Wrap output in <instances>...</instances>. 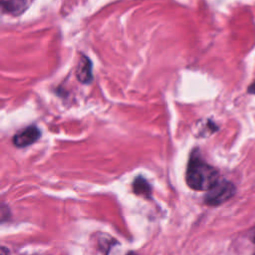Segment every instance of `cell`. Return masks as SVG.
Listing matches in <instances>:
<instances>
[{
  "instance_id": "cell-1",
  "label": "cell",
  "mask_w": 255,
  "mask_h": 255,
  "mask_svg": "<svg viewBox=\"0 0 255 255\" xmlns=\"http://www.w3.org/2000/svg\"><path fill=\"white\" fill-rule=\"evenodd\" d=\"M218 171L200 156L192 154L186 170V182L194 190L207 191L218 180Z\"/></svg>"
},
{
  "instance_id": "cell-6",
  "label": "cell",
  "mask_w": 255,
  "mask_h": 255,
  "mask_svg": "<svg viewBox=\"0 0 255 255\" xmlns=\"http://www.w3.org/2000/svg\"><path fill=\"white\" fill-rule=\"evenodd\" d=\"M133 190L136 194L147 195L150 192V187L143 178L138 177L133 182Z\"/></svg>"
},
{
  "instance_id": "cell-2",
  "label": "cell",
  "mask_w": 255,
  "mask_h": 255,
  "mask_svg": "<svg viewBox=\"0 0 255 255\" xmlns=\"http://www.w3.org/2000/svg\"><path fill=\"white\" fill-rule=\"evenodd\" d=\"M236 192L235 185L227 180L219 179L205 195V203L211 206L220 205L229 200Z\"/></svg>"
},
{
  "instance_id": "cell-7",
  "label": "cell",
  "mask_w": 255,
  "mask_h": 255,
  "mask_svg": "<svg viewBox=\"0 0 255 255\" xmlns=\"http://www.w3.org/2000/svg\"><path fill=\"white\" fill-rule=\"evenodd\" d=\"M248 92H249V93H251V94H255V82H254V83H252V84L249 86V88H248Z\"/></svg>"
},
{
  "instance_id": "cell-4",
  "label": "cell",
  "mask_w": 255,
  "mask_h": 255,
  "mask_svg": "<svg viewBox=\"0 0 255 255\" xmlns=\"http://www.w3.org/2000/svg\"><path fill=\"white\" fill-rule=\"evenodd\" d=\"M77 78L80 82L87 84L90 83L93 79L92 75V63L89 58L83 56L82 59L79 61L77 71H76Z\"/></svg>"
},
{
  "instance_id": "cell-10",
  "label": "cell",
  "mask_w": 255,
  "mask_h": 255,
  "mask_svg": "<svg viewBox=\"0 0 255 255\" xmlns=\"http://www.w3.org/2000/svg\"><path fill=\"white\" fill-rule=\"evenodd\" d=\"M128 255H137V254H135V253H129V254H128Z\"/></svg>"
},
{
  "instance_id": "cell-8",
  "label": "cell",
  "mask_w": 255,
  "mask_h": 255,
  "mask_svg": "<svg viewBox=\"0 0 255 255\" xmlns=\"http://www.w3.org/2000/svg\"><path fill=\"white\" fill-rule=\"evenodd\" d=\"M250 238H251V240L255 243V228L251 231V235H250Z\"/></svg>"
},
{
  "instance_id": "cell-3",
  "label": "cell",
  "mask_w": 255,
  "mask_h": 255,
  "mask_svg": "<svg viewBox=\"0 0 255 255\" xmlns=\"http://www.w3.org/2000/svg\"><path fill=\"white\" fill-rule=\"evenodd\" d=\"M41 135L40 129L35 126H29L19 130L13 136V143L18 147H25L34 143Z\"/></svg>"
},
{
  "instance_id": "cell-5",
  "label": "cell",
  "mask_w": 255,
  "mask_h": 255,
  "mask_svg": "<svg viewBox=\"0 0 255 255\" xmlns=\"http://www.w3.org/2000/svg\"><path fill=\"white\" fill-rule=\"evenodd\" d=\"M2 10L12 15H19L28 6V0H0Z\"/></svg>"
},
{
  "instance_id": "cell-9",
  "label": "cell",
  "mask_w": 255,
  "mask_h": 255,
  "mask_svg": "<svg viewBox=\"0 0 255 255\" xmlns=\"http://www.w3.org/2000/svg\"><path fill=\"white\" fill-rule=\"evenodd\" d=\"M1 255H8V251L6 250V248L4 247L1 248Z\"/></svg>"
}]
</instances>
